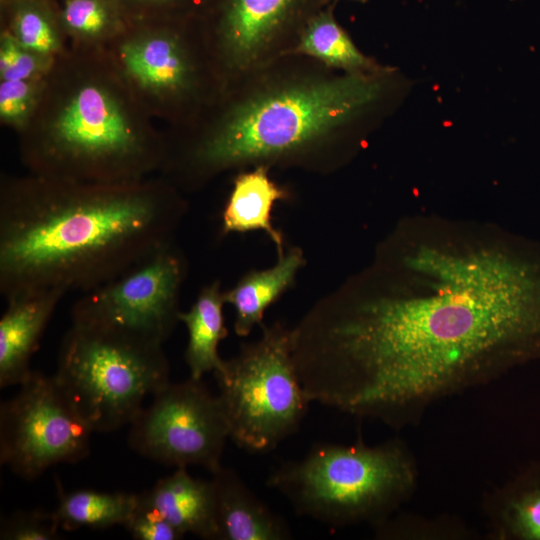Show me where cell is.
<instances>
[{"label":"cell","instance_id":"obj_4","mask_svg":"<svg viewBox=\"0 0 540 540\" xmlns=\"http://www.w3.org/2000/svg\"><path fill=\"white\" fill-rule=\"evenodd\" d=\"M364 74L271 91L232 110L183 154L165 159L169 175L208 177L249 161L299 150L342 124L379 93Z\"/></svg>","mask_w":540,"mask_h":540},{"label":"cell","instance_id":"obj_8","mask_svg":"<svg viewBox=\"0 0 540 540\" xmlns=\"http://www.w3.org/2000/svg\"><path fill=\"white\" fill-rule=\"evenodd\" d=\"M0 407V461L34 479L60 463H76L90 451L93 433L54 375L32 371Z\"/></svg>","mask_w":540,"mask_h":540},{"label":"cell","instance_id":"obj_16","mask_svg":"<svg viewBox=\"0 0 540 540\" xmlns=\"http://www.w3.org/2000/svg\"><path fill=\"white\" fill-rule=\"evenodd\" d=\"M303 263L301 250L293 248L272 268L248 273L223 293L225 303L234 307L233 327L238 336H247L256 325H262L265 310L292 285Z\"/></svg>","mask_w":540,"mask_h":540},{"label":"cell","instance_id":"obj_13","mask_svg":"<svg viewBox=\"0 0 540 540\" xmlns=\"http://www.w3.org/2000/svg\"><path fill=\"white\" fill-rule=\"evenodd\" d=\"M218 540H288L286 519L272 511L236 471L221 466L212 473Z\"/></svg>","mask_w":540,"mask_h":540},{"label":"cell","instance_id":"obj_28","mask_svg":"<svg viewBox=\"0 0 540 540\" xmlns=\"http://www.w3.org/2000/svg\"><path fill=\"white\" fill-rule=\"evenodd\" d=\"M125 528L137 540H180L184 537L138 494L136 510Z\"/></svg>","mask_w":540,"mask_h":540},{"label":"cell","instance_id":"obj_22","mask_svg":"<svg viewBox=\"0 0 540 540\" xmlns=\"http://www.w3.org/2000/svg\"><path fill=\"white\" fill-rule=\"evenodd\" d=\"M380 540H472L477 536L464 520L451 514L423 516L401 509L372 527Z\"/></svg>","mask_w":540,"mask_h":540},{"label":"cell","instance_id":"obj_25","mask_svg":"<svg viewBox=\"0 0 540 540\" xmlns=\"http://www.w3.org/2000/svg\"><path fill=\"white\" fill-rule=\"evenodd\" d=\"M46 77L0 81V120L3 125L19 133L29 126L40 105Z\"/></svg>","mask_w":540,"mask_h":540},{"label":"cell","instance_id":"obj_20","mask_svg":"<svg viewBox=\"0 0 540 540\" xmlns=\"http://www.w3.org/2000/svg\"><path fill=\"white\" fill-rule=\"evenodd\" d=\"M138 503V494L99 492L79 489L64 492L59 489V502L52 511L61 529L82 527L105 529L129 522Z\"/></svg>","mask_w":540,"mask_h":540},{"label":"cell","instance_id":"obj_15","mask_svg":"<svg viewBox=\"0 0 540 540\" xmlns=\"http://www.w3.org/2000/svg\"><path fill=\"white\" fill-rule=\"evenodd\" d=\"M139 495L184 536L190 533L202 539L218 540L212 479L195 478L187 468L179 467Z\"/></svg>","mask_w":540,"mask_h":540},{"label":"cell","instance_id":"obj_17","mask_svg":"<svg viewBox=\"0 0 540 540\" xmlns=\"http://www.w3.org/2000/svg\"><path fill=\"white\" fill-rule=\"evenodd\" d=\"M223 293L219 281L212 282L201 289L188 311L179 313L188 333L185 362L193 379L215 373L224 364L218 353L219 343L227 336Z\"/></svg>","mask_w":540,"mask_h":540},{"label":"cell","instance_id":"obj_26","mask_svg":"<svg viewBox=\"0 0 540 540\" xmlns=\"http://www.w3.org/2000/svg\"><path fill=\"white\" fill-rule=\"evenodd\" d=\"M57 58L24 48L8 30H4L0 36V81L44 78Z\"/></svg>","mask_w":540,"mask_h":540},{"label":"cell","instance_id":"obj_27","mask_svg":"<svg viewBox=\"0 0 540 540\" xmlns=\"http://www.w3.org/2000/svg\"><path fill=\"white\" fill-rule=\"evenodd\" d=\"M60 529L52 512L18 511L2 522L0 539L55 540Z\"/></svg>","mask_w":540,"mask_h":540},{"label":"cell","instance_id":"obj_3","mask_svg":"<svg viewBox=\"0 0 540 540\" xmlns=\"http://www.w3.org/2000/svg\"><path fill=\"white\" fill-rule=\"evenodd\" d=\"M60 55L38 110L20 133L31 174L85 183H127L161 169L166 143L101 46Z\"/></svg>","mask_w":540,"mask_h":540},{"label":"cell","instance_id":"obj_10","mask_svg":"<svg viewBox=\"0 0 540 540\" xmlns=\"http://www.w3.org/2000/svg\"><path fill=\"white\" fill-rule=\"evenodd\" d=\"M128 442L137 453L175 468L219 469L228 422L218 395L202 379L169 382L129 424Z\"/></svg>","mask_w":540,"mask_h":540},{"label":"cell","instance_id":"obj_11","mask_svg":"<svg viewBox=\"0 0 540 540\" xmlns=\"http://www.w3.org/2000/svg\"><path fill=\"white\" fill-rule=\"evenodd\" d=\"M111 44L112 60L150 115L166 110L192 89L193 62L176 34L142 30Z\"/></svg>","mask_w":540,"mask_h":540},{"label":"cell","instance_id":"obj_29","mask_svg":"<svg viewBox=\"0 0 540 540\" xmlns=\"http://www.w3.org/2000/svg\"><path fill=\"white\" fill-rule=\"evenodd\" d=\"M146 1H150V2H164V1H167V0H146Z\"/></svg>","mask_w":540,"mask_h":540},{"label":"cell","instance_id":"obj_18","mask_svg":"<svg viewBox=\"0 0 540 540\" xmlns=\"http://www.w3.org/2000/svg\"><path fill=\"white\" fill-rule=\"evenodd\" d=\"M286 197L268 177L264 167L239 175L222 213L223 233L265 231L283 255V240L271 221L275 201Z\"/></svg>","mask_w":540,"mask_h":540},{"label":"cell","instance_id":"obj_5","mask_svg":"<svg viewBox=\"0 0 540 540\" xmlns=\"http://www.w3.org/2000/svg\"><path fill=\"white\" fill-rule=\"evenodd\" d=\"M416 459L399 437L368 445L318 443L278 466L267 486L294 511L330 527L378 525L407 503L418 485Z\"/></svg>","mask_w":540,"mask_h":540},{"label":"cell","instance_id":"obj_24","mask_svg":"<svg viewBox=\"0 0 540 540\" xmlns=\"http://www.w3.org/2000/svg\"><path fill=\"white\" fill-rule=\"evenodd\" d=\"M8 31L28 50L54 58L64 53L58 27L45 10L36 5L28 2L20 5Z\"/></svg>","mask_w":540,"mask_h":540},{"label":"cell","instance_id":"obj_14","mask_svg":"<svg viewBox=\"0 0 540 540\" xmlns=\"http://www.w3.org/2000/svg\"><path fill=\"white\" fill-rule=\"evenodd\" d=\"M493 540H540V460L521 467L482 501Z\"/></svg>","mask_w":540,"mask_h":540},{"label":"cell","instance_id":"obj_9","mask_svg":"<svg viewBox=\"0 0 540 540\" xmlns=\"http://www.w3.org/2000/svg\"><path fill=\"white\" fill-rule=\"evenodd\" d=\"M186 273L185 257L173 242L83 293L72 307V323L163 345L179 322V299Z\"/></svg>","mask_w":540,"mask_h":540},{"label":"cell","instance_id":"obj_12","mask_svg":"<svg viewBox=\"0 0 540 540\" xmlns=\"http://www.w3.org/2000/svg\"><path fill=\"white\" fill-rule=\"evenodd\" d=\"M67 291L50 288L6 300L0 319V387L20 385L33 370L30 361Z\"/></svg>","mask_w":540,"mask_h":540},{"label":"cell","instance_id":"obj_6","mask_svg":"<svg viewBox=\"0 0 540 540\" xmlns=\"http://www.w3.org/2000/svg\"><path fill=\"white\" fill-rule=\"evenodd\" d=\"M54 376L93 433L130 424L170 382L162 345L78 323L63 337Z\"/></svg>","mask_w":540,"mask_h":540},{"label":"cell","instance_id":"obj_21","mask_svg":"<svg viewBox=\"0 0 540 540\" xmlns=\"http://www.w3.org/2000/svg\"><path fill=\"white\" fill-rule=\"evenodd\" d=\"M298 51L328 65L363 74L376 70V65L354 45L346 32L330 17L314 19L304 31Z\"/></svg>","mask_w":540,"mask_h":540},{"label":"cell","instance_id":"obj_2","mask_svg":"<svg viewBox=\"0 0 540 540\" xmlns=\"http://www.w3.org/2000/svg\"><path fill=\"white\" fill-rule=\"evenodd\" d=\"M187 206L166 179L85 183L29 174L0 187V293L88 292L175 242Z\"/></svg>","mask_w":540,"mask_h":540},{"label":"cell","instance_id":"obj_7","mask_svg":"<svg viewBox=\"0 0 540 540\" xmlns=\"http://www.w3.org/2000/svg\"><path fill=\"white\" fill-rule=\"evenodd\" d=\"M261 327L258 340L243 344L214 373L230 439L254 454L294 434L311 403L294 363L292 329L280 322Z\"/></svg>","mask_w":540,"mask_h":540},{"label":"cell","instance_id":"obj_19","mask_svg":"<svg viewBox=\"0 0 540 540\" xmlns=\"http://www.w3.org/2000/svg\"><path fill=\"white\" fill-rule=\"evenodd\" d=\"M292 0H232L223 25V47L237 63L253 60L265 47Z\"/></svg>","mask_w":540,"mask_h":540},{"label":"cell","instance_id":"obj_1","mask_svg":"<svg viewBox=\"0 0 540 540\" xmlns=\"http://www.w3.org/2000/svg\"><path fill=\"white\" fill-rule=\"evenodd\" d=\"M311 402L393 428L540 360V243L487 223L400 222L292 329Z\"/></svg>","mask_w":540,"mask_h":540},{"label":"cell","instance_id":"obj_23","mask_svg":"<svg viewBox=\"0 0 540 540\" xmlns=\"http://www.w3.org/2000/svg\"><path fill=\"white\" fill-rule=\"evenodd\" d=\"M61 19L64 30L80 46H102L118 31L114 11L105 0H67Z\"/></svg>","mask_w":540,"mask_h":540},{"label":"cell","instance_id":"obj_30","mask_svg":"<svg viewBox=\"0 0 540 540\" xmlns=\"http://www.w3.org/2000/svg\"><path fill=\"white\" fill-rule=\"evenodd\" d=\"M357 1H365V0H357Z\"/></svg>","mask_w":540,"mask_h":540}]
</instances>
